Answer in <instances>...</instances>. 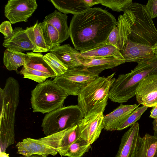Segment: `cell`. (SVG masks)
Instances as JSON below:
<instances>
[{
  "instance_id": "obj_1",
  "label": "cell",
  "mask_w": 157,
  "mask_h": 157,
  "mask_svg": "<svg viewBox=\"0 0 157 157\" xmlns=\"http://www.w3.org/2000/svg\"><path fill=\"white\" fill-rule=\"evenodd\" d=\"M117 23L114 17L105 10L90 8L74 15L69 27L70 37L78 51L90 50L106 43Z\"/></svg>"
},
{
  "instance_id": "obj_2",
  "label": "cell",
  "mask_w": 157,
  "mask_h": 157,
  "mask_svg": "<svg viewBox=\"0 0 157 157\" xmlns=\"http://www.w3.org/2000/svg\"><path fill=\"white\" fill-rule=\"evenodd\" d=\"M20 85L13 77L6 80L4 87H0V151L6 149L15 141V115L20 100Z\"/></svg>"
},
{
  "instance_id": "obj_3",
  "label": "cell",
  "mask_w": 157,
  "mask_h": 157,
  "mask_svg": "<svg viewBox=\"0 0 157 157\" xmlns=\"http://www.w3.org/2000/svg\"><path fill=\"white\" fill-rule=\"evenodd\" d=\"M157 75V55L138 63L128 73L119 75L115 79L109 91V98L115 102L127 101L136 95L141 81L149 75Z\"/></svg>"
},
{
  "instance_id": "obj_4",
  "label": "cell",
  "mask_w": 157,
  "mask_h": 157,
  "mask_svg": "<svg viewBox=\"0 0 157 157\" xmlns=\"http://www.w3.org/2000/svg\"><path fill=\"white\" fill-rule=\"evenodd\" d=\"M114 72L107 77H99L82 89L78 96V106L84 117L103 113L107 104L110 88L115 78Z\"/></svg>"
},
{
  "instance_id": "obj_5",
  "label": "cell",
  "mask_w": 157,
  "mask_h": 157,
  "mask_svg": "<svg viewBox=\"0 0 157 157\" xmlns=\"http://www.w3.org/2000/svg\"><path fill=\"white\" fill-rule=\"evenodd\" d=\"M68 95L53 80L39 83L31 91L30 99L33 112L48 113L63 106Z\"/></svg>"
},
{
  "instance_id": "obj_6",
  "label": "cell",
  "mask_w": 157,
  "mask_h": 157,
  "mask_svg": "<svg viewBox=\"0 0 157 157\" xmlns=\"http://www.w3.org/2000/svg\"><path fill=\"white\" fill-rule=\"evenodd\" d=\"M127 8L133 12L135 17L128 39L153 46L157 43V30L146 6L132 2Z\"/></svg>"
},
{
  "instance_id": "obj_7",
  "label": "cell",
  "mask_w": 157,
  "mask_h": 157,
  "mask_svg": "<svg viewBox=\"0 0 157 157\" xmlns=\"http://www.w3.org/2000/svg\"><path fill=\"white\" fill-rule=\"evenodd\" d=\"M84 117L78 105L63 106L47 113L41 127L44 133L48 136L78 125Z\"/></svg>"
},
{
  "instance_id": "obj_8",
  "label": "cell",
  "mask_w": 157,
  "mask_h": 157,
  "mask_svg": "<svg viewBox=\"0 0 157 157\" xmlns=\"http://www.w3.org/2000/svg\"><path fill=\"white\" fill-rule=\"evenodd\" d=\"M99 77L80 67L68 69L63 74L56 77L53 81L68 95L78 96L80 91Z\"/></svg>"
},
{
  "instance_id": "obj_9",
  "label": "cell",
  "mask_w": 157,
  "mask_h": 157,
  "mask_svg": "<svg viewBox=\"0 0 157 157\" xmlns=\"http://www.w3.org/2000/svg\"><path fill=\"white\" fill-rule=\"evenodd\" d=\"M79 137L77 125L39 139L56 151L62 157L70 146Z\"/></svg>"
},
{
  "instance_id": "obj_10",
  "label": "cell",
  "mask_w": 157,
  "mask_h": 157,
  "mask_svg": "<svg viewBox=\"0 0 157 157\" xmlns=\"http://www.w3.org/2000/svg\"><path fill=\"white\" fill-rule=\"evenodd\" d=\"M37 7L36 0H9L5 6L4 15L12 24L27 22Z\"/></svg>"
},
{
  "instance_id": "obj_11",
  "label": "cell",
  "mask_w": 157,
  "mask_h": 157,
  "mask_svg": "<svg viewBox=\"0 0 157 157\" xmlns=\"http://www.w3.org/2000/svg\"><path fill=\"white\" fill-rule=\"evenodd\" d=\"M104 127L102 113L84 117L78 124L80 137L91 145L99 138Z\"/></svg>"
},
{
  "instance_id": "obj_12",
  "label": "cell",
  "mask_w": 157,
  "mask_h": 157,
  "mask_svg": "<svg viewBox=\"0 0 157 157\" xmlns=\"http://www.w3.org/2000/svg\"><path fill=\"white\" fill-rule=\"evenodd\" d=\"M138 103L147 107L157 105V75H148L139 83L136 90Z\"/></svg>"
},
{
  "instance_id": "obj_13",
  "label": "cell",
  "mask_w": 157,
  "mask_h": 157,
  "mask_svg": "<svg viewBox=\"0 0 157 157\" xmlns=\"http://www.w3.org/2000/svg\"><path fill=\"white\" fill-rule=\"evenodd\" d=\"M141 138L139 124L136 122L122 137L115 157H136Z\"/></svg>"
},
{
  "instance_id": "obj_14",
  "label": "cell",
  "mask_w": 157,
  "mask_h": 157,
  "mask_svg": "<svg viewBox=\"0 0 157 157\" xmlns=\"http://www.w3.org/2000/svg\"><path fill=\"white\" fill-rule=\"evenodd\" d=\"M120 51L125 60V63L135 62L139 63L155 56L152 47L134 42L129 39Z\"/></svg>"
},
{
  "instance_id": "obj_15",
  "label": "cell",
  "mask_w": 157,
  "mask_h": 157,
  "mask_svg": "<svg viewBox=\"0 0 157 157\" xmlns=\"http://www.w3.org/2000/svg\"><path fill=\"white\" fill-rule=\"evenodd\" d=\"M17 153L23 156L33 155L48 157L49 155L55 156L58 152L54 149L43 143L39 139L30 138L23 139L16 145Z\"/></svg>"
},
{
  "instance_id": "obj_16",
  "label": "cell",
  "mask_w": 157,
  "mask_h": 157,
  "mask_svg": "<svg viewBox=\"0 0 157 157\" xmlns=\"http://www.w3.org/2000/svg\"><path fill=\"white\" fill-rule=\"evenodd\" d=\"M123 15L118 17L116 25L112 29L117 37L116 47L120 51L128 40L131 32V27L134 23L135 17L134 13L127 8Z\"/></svg>"
},
{
  "instance_id": "obj_17",
  "label": "cell",
  "mask_w": 157,
  "mask_h": 157,
  "mask_svg": "<svg viewBox=\"0 0 157 157\" xmlns=\"http://www.w3.org/2000/svg\"><path fill=\"white\" fill-rule=\"evenodd\" d=\"M68 68L72 69L81 67L82 63L80 52L69 44L56 47L50 51Z\"/></svg>"
},
{
  "instance_id": "obj_18",
  "label": "cell",
  "mask_w": 157,
  "mask_h": 157,
  "mask_svg": "<svg viewBox=\"0 0 157 157\" xmlns=\"http://www.w3.org/2000/svg\"><path fill=\"white\" fill-rule=\"evenodd\" d=\"M2 45L6 48L21 52L33 51L35 49L26 29L20 27L15 28L13 35L8 39H4Z\"/></svg>"
},
{
  "instance_id": "obj_19",
  "label": "cell",
  "mask_w": 157,
  "mask_h": 157,
  "mask_svg": "<svg viewBox=\"0 0 157 157\" xmlns=\"http://www.w3.org/2000/svg\"><path fill=\"white\" fill-rule=\"evenodd\" d=\"M139 105H120L110 113L104 116L105 127L107 131L117 130L118 127L126 117L134 111Z\"/></svg>"
},
{
  "instance_id": "obj_20",
  "label": "cell",
  "mask_w": 157,
  "mask_h": 157,
  "mask_svg": "<svg viewBox=\"0 0 157 157\" xmlns=\"http://www.w3.org/2000/svg\"><path fill=\"white\" fill-rule=\"evenodd\" d=\"M82 67L90 72L99 75L103 71L125 63V60L113 57L98 58L82 61Z\"/></svg>"
},
{
  "instance_id": "obj_21",
  "label": "cell",
  "mask_w": 157,
  "mask_h": 157,
  "mask_svg": "<svg viewBox=\"0 0 157 157\" xmlns=\"http://www.w3.org/2000/svg\"><path fill=\"white\" fill-rule=\"evenodd\" d=\"M80 52L81 61L83 59L109 57L125 60L117 48L106 43L92 49Z\"/></svg>"
},
{
  "instance_id": "obj_22",
  "label": "cell",
  "mask_w": 157,
  "mask_h": 157,
  "mask_svg": "<svg viewBox=\"0 0 157 157\" xmlns=\"http://www.w3.org/2000/svg\"><path fill=\"white\" fill-rule=\"evenodd\" d=\"M67 14L55 10L47 15L44 20V21L49 23L58 30L59 34L60 44L70 36L69 27L67 24Z\"/></svg>"
},
{
  "instance_id": "obj_23",
  "label": "cell",
  "mask_w": 157,
  "mask_h": 157,
  "mask_svg": "<svg viewBox=\"0 0 157 157\" xmlns=\"http://www.w3.org/2000/svg\"><path fill=\"white\" fill-rule=\"evenodd\" d=\"M23 66L47 74L52 78L56 76L54 71L44 60V56L41 53L27 52L25 63Z\"/></svg>"
},
{
  "instance_id": "obj_24",
  "label": "cell",
  "mask_w": 157,
  "mask_h": 157,
  "mask_svg": "<svg viewBox=\"0 0 157 157\" xmlns=\"http://www.w3.org/2000/svg\"><path fill=\"white\" fill-rule=\"evenodd\" d=\"M40 24L37 21L34 25L25 29L29 39L35 46L33 52L36 53L46 52L50 50L45 42Z\"/></svg>"
},
{
  "instance_id": "obj_25",
  "label": "cell",
  "mask_w": 157,
  "mask_h": 157,
  "mask_svg": "<svg viewBox=\"0 0 157 157\" xmlns=\"http://www.w3.org/2000/svg\"><path fill=\"white\" fill-rule=\"evenodd\" d=\"M59 11L66 14H78L90 8L84 0H50Z\"/></svg>"
},
{
  "instance_id": "obj_26",
  "label": "cell",
  "mask_w": 157,
  "mask_h": 157,
  "mask_svg": "<svg viewBox=\"0 0 157 157\" xmlns=\"http://www.w3.org/2000/svg\"><path fill=\"white\" fill-rule=\"evenodd\" d=\"M136 157H157V137L147 133L141 137Z\"/></svg>"
},
{
  "instance_id": "obj_27",
  "label": "cell",
  "mask_w": 157,
  "mask_h": 157,
  "mask_svg": "<svg viewBox=\"0 0 157 157\" xmlns=\"http://www.w3.org/2000/svg\"><path fill=\"white\" fill-rule=\"evenodd\" d=\"M26 54L22 52L6 48L3 57V63L10 71H16L25 63Z\"/></svg>"
},
{
  "instance_id": "obj_28",
  "label": "cell",
  "mask_w": 157,
  "mask_h": 157,
  "mask_svg": "<svg viewBox=\"0 0 157 157\" xmlns=\"http://www.w3.org/2000/svg\"><path fill=\"white\" fill-rule=\"evenodd\" d=\"M40 25L45 42L50 50L60 45L59 34L58 30L47 22L43 21Z\"/></svg>"
},
{
  "instance_id": "obj_29",
  "label": "cell",
  "mask_w": 157,
  "mask_h": 157,
  "mask_svg": "<svg viewBox=\"0 0 157 157\" xmlns=\"http://www.w3.org/2000/svg\"><path fill=\"white\" fill-rule=\"evenodd\" d=\"M90 145L80 137L70 146L64 156L82 157L88 151Z\"/></svg>"
},
{
  "instance_id": "obj_30",
  "label": "cell",
  "mask_w": 157,
  "mask_h": 157,
  "mask_svg": "<svg viewBox=\"0 0 157 157\" xmlns=\"http://www.w3.org/2000/svg\"><path fill=\"white\" fill-rule=\"evenodd\" d=\"M44 59L54 71L56 76L63 74L68 69L67 67L52 53L49 52L45 54L44 56Z\"/></svg>"
},
{
  "instance_id": "obj_31",
  "label": "cell",
  "mask_w": 157,
  "mask_h": 157,
  "mask_svg": "<svg viewBox=\"0 0 157 157\" xmlns=\"http://www.w3.org/2000/svg\"><path fill=\"white\" fill-rule=\"evenodd\" d=\"M147 108V107L143 105L137 107L126 117L118 127L117 130L120 131L124 129L132 126L133 124L137 122Z\"/></svg>"
},
{
  "instance_id": "obj_32",
  "label": "cell",
  "mask_w": 157,
  "mask_h": 157,
  "mask_svg": "<svg viewBox=\"0 0 157 157\" xmlns=\"http://www.w3.org/2000/svg\"><path fill=\"white\" fill-rule=\"evenodd\" d=\"M102 5L118 12H124L132 3V0H100Z\"/></svg>"
},
{
  "instance_id": "obj_33",
  "label": "cell",
  "mask_w": 157,
  "mask_h": 157,
  "mask_svg": "<svg viewBox=\"0 0 157 157\" xmlns=\"http://www.w3.org/2000/svg\"><path fill=\"white\" fill-rule=\"evenodd\" d=\"M0 32L4 36L5 39L10 38L14 33L11 22L7 21L2 22L0 25Z\"/></svg>"
},
{
  "instance_id": "obj_34",
  "label": "cell",
  "mask_w": 157,
  "mask_h": 157,
  "mask_svg": "<svg viewBox=\"0 0 157 157\" xmlns=\"http://www.w3.org/2000/svg\"><path fill=\"white\" fill-rule=\"evenodd\" d=\"M145 6L151 18L157 17V0H149Z\"/></svg>"
},
{
  "instance_id": "obj_35",
  "label": "cell",
  "mask_w": 157,
  "mask_h": 157,
  "mask_svg": "<svg viewBox=\"0 0 157 157\" xmlns=\"http://www.w3.org/2000/svg\"><path fill=\"white\" fill-rule=\"evenodd\" d=\"M88 6L91 8L95 5L100 4V0H84Z\"/></svg>"
},
{
  "instance_id": "obj_36",
  "label": "cell",
  "mask_w": 157,
  "mask_h": 157,
  "mask_svg": "<svg viewBox=\"0 0 157 157\" xmlns=\"http://www.w3.org/2000/svg\"><path fill=\"white\" fill-rule=\"evenodd\" d=\"M150 118L154 119H157V105L152 107L150 111Z\"/></svg>"
},
{
  "instance_id": "obj_37",
  "label": "cell",
  "mask_w": 157,
  "mask_h": 157,
  "mask_svg": "<svg viewBox=\"0 0 157 157\" xmlns=\"http://www.w3.org/2000/svg\"><path fill=\"white\" fill-rule=\"evenodd\" d=\"M154 136L157 137V119H154L152 122Z\"/></svg>"
},
{
  "instance_id": "obj_38",
  "label": "cell",
  "mask_w": 157,
  "mask_h": 157,
  "mask_svg": "<svg viewBox=\"0 0 157 157\" xmlns=\"http://www.w3.org/2000/svg\"><path fill=\"white\" fill-rule=\"evenodd\" d=\"M152 50L154 54L157 55V43L152 47Z\"/></svg>"
},
{
  "instance_id": "obj_39",
  "label": "cell",
  "mask_w": 157,
  "mask_h": 157,
  "mask_svg": "<svg viewBox=\"0 0 157 157\" xmlns=\"http://www.w3.org/2000/svg\"><path fill=\"white\" fill-rule=\"evenodd\" d=\"M0 157H9V154L5 152H0Z\"/></svg>"
},
{
  "instance_id": "obj_40",
  "label": "cell",
  "mask_w": 157,
  "mask_h": 157,
  "mask_svg": "<svg viewBox=\"0 0 157 157\" xmlns=\"http://www.w3.org/2000/svg\"><path fill=\"white\" fill-rule=\"evenodd\" d=\"M18 157H43V156L38 155H33L30 156H20Z\"/></svg>"
}]
</instances>
